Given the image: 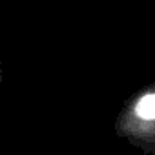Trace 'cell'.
Here are the masks:
<instances>
[{
  "instance_id": "1",
  "label": "cell",
  "mask_w": 155,
  "mask_h": 155,
  "mask_svg": "<svg viewBox=\"0 0 155 155\" xmlns=\"http://www.w3.org/2000/svg\"><path fill=\"white\" fill-rule=\"evenodd\" d=\"M135 111H137V115H139L140 119H144V120L155 119V93L142 97V99L137 102Z\"/></svg>"
}]
</instances>
